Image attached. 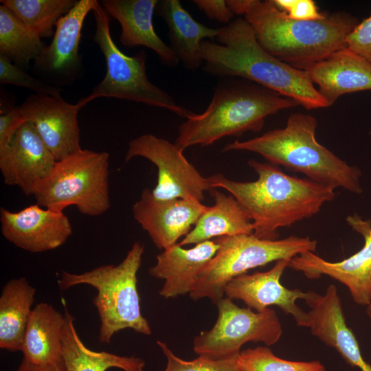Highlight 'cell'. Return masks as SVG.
Wrapping results in <instances>:
<instances>
[{"mask_svg":"<svg viewBox=\"0 0 371 371\" xmlns=\"http://www.w3.org/2000/svg\"><path fill=\"white\" fill-rule=\"evenodd\" d=\"M218 248V243L212 239L190 249L177 243L164 249L156 256V264L148 270L153 277L164 280L159 295L168 299L190 293Z\"/></svg>","mask_w":371,"mask_h":371,"instance_id":"obj_20","label":"cell"},{"mask_svg":"<svg viewBox=\"0 0 371 371\" xmlns=\"http://www.w3.org/2000/svg\"><path fill=\"white\" fill-rule=\"evenodd\" d=\"M27 122L19 106L12 107L0 116V148L12 138L19 127Z\"/></svg>","mask_w":371,"mask_h":371,"instance_id":"obj_35","label":"cell"},{"mask_svg":"<svg viewBox=\"0 0 371 371\" xmlns=\"http://www.w3.org/2000/svg\"><path fill=\"white\" fill-rule=\"evenodd\" d=\"M276 5L293 19L316 21L324 19L327 14L319 11L313 0H273Z\"/></svg>","mask_w":371,"mask_h":371,"instance_id":"obj_33","label":"cell"},{"mask_svg":"<svg viewBox=\"0 0 371 371\" xmlns=\"http://www.w3.org/2000/svg\"><path fill=\"white\" fill-rule=\"evenodd\" d=\"M306 71L328 107L344 94L371 90V63L347 47L333 52Z\"/></svg>","mask_w":371,"mask_h":371,"instance_id":"obj_22","label":"cell"},{"mask_svg":"<svg viewBox=\"0 0 371 371\" xmlns=\"http://www.w3.org/2000/svg\"><path fill=\"white\" fill-rule=\"evenodd\" d=\"M237 364L241 371H326L319 361H297L282 359L267 346L240 351Z\"/></svg>","mask_w":371,"mask_h":371,"instance_id":"obj_30","label":"cell"},{"mask_svg":"<svg viewBox=\"0 0 371 371\" xmlns=\"http://www.w3.org/2000/svg\"><path fill=\"white\" fill-rule=\"evenodd\" d=\"M192 2L211 20L228 24L234 16L224 0H194Z\"/></svg>","mask_w":371,"mask_h":371,"instance_id":"obj_36","label":"cell"},{"mask_svg":"<svg viewBox=\"0 0 371 371\" xmlns=\"http://www.w3.org/2000/svg\"><path fill=\"white\" fill-rule=\"evenodd\" d=\"M167 359L164 371H241L237 364V358L213 359L203 356L192 361H186L177 357L161 341H157Z\"/></svg>","mask_w":371,"mask_h":371,"instance_id":"obj_31","label":"cell"},{"mask_svg":"<svg viewBox=\"0 0 371 371\" xmlns=\"http://www.w3.org/2000/svg\"><path fill=\"white\" fill-rule=\"evenodd\" d=\"M304 301L310 308L307 328L312 335L335 348L351 366L361 371H371V366L364 360L355 335L346 324L336 286L329 285L324 295L308 291Z\"/></svg>","mask_w":371,"mask_h":371,"instance_id":"obj_19","label":"cell"},{"mask_svg":"<svg viewBox=\"0 0 371 371\" xmlns=\"http://www.w3.org/2000/svg\"><path fill=\"white\" fill-rule=\"evenodd\" d=\"M317 127L315 117L293 113L287 118L284 128L269 131L247 140H236L226 144L223 151L255 153L271 164L301 172L317 183L361 194L360 169L348 164L319 143L315 137Z\"/></svg>","mask_w":371,"mask_h":371,"instance_id":"obj_4","label":"cell"},{"mask_svg":"<svg viewBox=\"0 0 371 371\" xmlns=\"http://www.w3.org/2000/svg\"><path fill=\"white\" fill-rule=\"evenodd\" d=\"M16 371H65V367L54 368L37 366L23 358Z\"/></svg>","mask_w":371,"mask_h":371,"instance_id":"obj_37","label":"cell"},{"mask_svg":"<svg viewBox=\"0 0 371 371\" xmlns=\"http://www.w3.org/2000/svg\"><path fill=\"white\" fill-rule=\"evenodd\" d=\"M370 135H371V130L370 131Z\"/></svg>","mask_w":371,"mask_h":371,"instance_id":"obj_39","label":"cell"},{"mask_svg":"<svg viewBox=\"0 0 371 371\" xmlns=\"http://www.w3.org/2000/svg\"><path fill=\"white\" fill-rule=\"evenodd\" d=\"M36 289L25 278L9 280L0 295V348L21 351Z\"/></svg>","mask_w":371,"mask_h":371,"instance_id":"obj_27","label":"cell"},{"mask_svg":"<svg viewBox=\"0 0 371 371\" xmlns=\"http://www.w3.org/2000/svg\"><path fill=\"white\" fill-rule=\"evenodd\" d=\"M64 314L41 302L32 309L23 337V358L33 364L63 368V329Z\"/></svg>","mask_w":371,"mask_h":371,"instance_id":"obj_23","label":"cell"},{"mask_svg":"<svg viewBox=\"0 0 371 371\" xmlns=\"http://www.w3.org/2000/svg\"><path fill=\"white\" fill-rule=\"evenodd\" d=\"M56 160L35 127L24 122L10 142L0 148V171L4 183L27 196L48 176Z\"/></svg>","mask_w":371,"mask_h":371,"instance_id":"obj_17","label":"cell"},{"mask_svg":"<svg viewBox=\"0 0 371 371\" xmlns=\"http://www.w3.org/2000/svg\"><path fill=\"white\" fill-rule=\"evenodd\" d=\"M216 304L218 317L214 325L194 339L193 350L199 356L213 359L237 358L245 343L271 346L280 340L282 327L273 309L258 312L240 307L226 297Z\"/></svg>","mask_w":371,"mask_h":371,"instance_id":"obj_10","label":"cell"},{"mask_svg":"<svg viewBox=\"0 0 371 371\" xmlns=\"http://www.w3.org/2000/svg\"><path fill=\"white\" fill-rule=\"evenodd\" d=\"M247 164L256 181H236L221 173L209 177L212 188L226 190L245 210L259 238L278 239L279 229L311 218L335 197V188L289 175L269 162L251 159Z\"/></svg>","mask_w":371,"mask_h":371,"instance_id":"obj_1","label":"cell"},{"mask_svg":"<svg viewBox=\"0 0 371 371\" xmlns=\"http://www.w3.org/2000/svg\"><path fill=\"white\" fill-rule=\"evenodd\" d=\"M346 47L371 63V15L347 36Z\"/></svg>","mask_w":371,"mask_h":371,"instance_id":"obj_34","label":"cell"},{"mask_svg":"<svg viewBox=\"0 0 371 371\" xmlns=\"http://www.w3.org/2000/svg\"><path fill=\"white\" fill-rule=\"evenodd\" d=\"M20 107L56 161L81 149L78 121L81 108L77 104L62 97L34 93Z\"/></svg>","mask_w":371,"mask_h":371,"instance_id":"obj_18","label":"cell"},{"mask_svg":"<svg viewBox=\"0 0 371 371\" xmlns=\"http://www.w3.org/2000/svg\"><path fill=\"white\" fill-rule=\"evenodd\" d=\"M209 192L214 204L207 207L192 230L179 243L181 246L196 245L221 236L254 234L249 216L232 195L217 188Z\"/></svg>","mask_w":371,"mask_h":371,"instance_id":"obj_25","label":"cell"},{"mask_svg":"<svg viewBox=\"0 0 371 371\" xmlns=\"http://www.w3.org/2000/svg\"><path fill=\"white\" fill-rule=\"evenodd\" d=\"M291 260H279L267 271L244 273L233 278L225 287V295L232 300H240L247 308L258 312L276 305L284 313L291 315L297 326L307 327L308 313L296 304V301L305 300L308 291L289 289L280 282Z\"/></svg>","mask_w":371,"mask_h":371,"instance_id":"obj_15","label":"cell"},{"mask_svg":"<svg viewBox=\"0 0 371 371\" xmlns=\"http://www.w3.org/2000/svg\"><path fill=\"white\" fill-rule=\"evenodd\" d=\"M76 0H1L41 38L54 35L58 20L75 5Z\"/></svg>","mask_w":371,"mask_h":371,"instance_id":"obj_29","label":"cell"},{"mask_svg":"<svg viewBox=\"0 0 371 371\" xmlns=\"http://www.w3.org/2000/svg\"><path fill=\"white\" fill-rule=\"evenodd\" d=\"M92 12L95 23L93 38L104 56L106 71L92 92L76 104L82 108L98 98H115L165 109L184 118L194 114L149 80L144 50L129 56L117 47L111 34L109 15L100 3L97 1Z\"/></svg>","mask_w":371,"mask_h":371,"instance_id":"obj_8","label":"cell"},{"mask_svg":"<svg viewBox=\"0 0 371 371\" xmlns=\"http://www.w3.org/2000/svg\"><path fill=\"white\" fill-rule=\"evenodd\" d=\"M144 251V245L136 242L117 265H102L82 273H60L58 286L62 291L79 284L97 290L93 303L100 317L99 339L102 343H110L116 333L127 328L144 335L152 333L141 312L137 286Z\"/></svg>","mask_w":371,"mask_h":371,"instance_id":"obj_6","label":"cell"},{"mask_svg":"<svg viewBox=\"0 0 371 371\" xmlns=\"http://www.w3.org/2000/svg\"><path fill=\"white\" fill-rule=\"evenodd\" d=\"M156 8L166 23L170 47L179 63L187 69H199L203 64V41L216 38L219 28H210L196 21L178 0L158 1Z\"/></svg>","mask_w":371,"mask_h":371,"instance_id":"obj_24","label":"cell"},{"mask_svg":"<svg viewBox=\"0 0 371 371\" xmlns=\"http://www.w3.org/2000/svg\"><path fill=\"white\" fill-rule=\"evenodd\" d=\"M65 307L63 329V359L65 371H106L113 368L124 371H145V361L137 357L120 356L113 353L89 349L80 339L74 317Z\"/></svg>","mask_w":371,"mask_h":371,"instance_id":"obj_26","label":"cell"},{"mask_svg":"<svg viewBox=\"0 0 371 371\" xmlns=\"http://www.w3.org/2000/svg\"><path fill=\"white\" fill-rule=\"evenodd\" d=\"M157 0H102L109 16L121 25V43L127 47L144 46L156 53L161 63L173 68L179 60L170 46L156 34L153 16Z\"/></svg>","mask_w":371,"mask_h":371,"instance_id":"obj_21","label":"cell"},{"mask_svg":"<svg viewBox=\"0 0 371 371\" xmlns=\"http://www.w3.org/2000/svg\"><path fill=\"white\" fill-rule=\"evenodd\" d=\"M234 14L243 15L260 46L291 65L307 71L333 52L346 47V39L359 23L346 12L316 21L290 18L273 0H227Z\"/></svg>","mask_w":371,"mask_h":371,"instance_id":"obj_3","label":"cell"},{"mask_svg":"<svg viewBox=\"0 0 371 371\" xmlns=\"http://www.w3.org/2000/svg\"><path fill=\"white\" fill-rule=\"evenodd\" d=\"M220 78L205 110L190 115L179 126L175 144L183 150L209 146L227 136L259 132L268 116L299 106L293 100L245 79Z\"/></svg>","mask_w":371,"mask_h":371,"instance_id":"obj_5","label":"cell"},{"mask_svg":"<svg viewBox=\"0 0 371 371\" xmlns=\"http://www.w3.org/2000/svg\"><path fill=\"white\" fill-rule=\"evenodd\" d=\"M217 43L201 46L203 69L208 74L255 82L295 101L304 109L328 107L306 71L295 69L265 50L244 18L219 27Z\"/></svg>","mask_w":371,"mask_h":371,"instance_id":"obj_2","label":"cell"},{"mask_svg":"<svg viewBox=\"0 0 371 371\" xmlns=\"http://www.w3.org/2000/svg\"><path fill=\"white\" fill-rule=\"evenodd\" d=\"M0 222L2 235L7 240L32 253L55 249L72 234L69 219L63 212L38 204L17 212L1 207Z\"/></svg>","mask_w":371,"mask_h":371,"instance_id":"obj_16","label":"cell"},{"mask_svg":"<svg viewBox=\"0 0 371 371\" xmlns=\"http://www.w3.org/2000/svg\"><path fill=\"white\" fill-rule=\"evenodd\" d=\"M33 196L36 204L55 211L75 205L85 215L103 214L111 205L109 153L81 148L56 161Z\"/></svg>","mask_w":371,"mask_h":371,"instance_id":"obj_7","label":"cell"},{"mask_svg":"<svg viewBox=\"0 0 371 371\" xmlns=\"http://www.w3.org/2000/svg\"><path fill=\"white\" fill-rule=\"evenodd\" d=\"M348 225L364 239L363 247L351 256L330 262L307 251L293 257L289 267L302 272L309 279L328 276L346 286L353 301L366 306L371 297V220H364L358 214L346 218Z\"/></svg>","mask_w":371,"mask_h":371,"instance_id":"obj_12","label":"cell"},{"mask_svg":"<svg viewBox=\"0 0 371 371\" xmlns=\"http://www.w3.org/2000/svg\"><path fill=\"white\" fill-rule=\"evenodd\" d=\"M214 239L219 248L189 293L194 300L207 297L216 304L224 297L225 287L233 278L272 262L314 252L317 248L315 240L294 235L280 240H264L254 234Z\"/></svg>","mask_w":371,"mask_h":371,"instance_id":"obj_9","label":"cell"},{"mask_svg":"<svg viewBox=\"0 0 371 371\" xmlns=\"http://www.w3.org/2000/svg\"><path fill=\"white\" fill-rule=\"evenodd\" d=\"M170 141L153 134L131 140L125 161L135 157L149 160L157 168V182L153 194L160 199H183L202 201L204 193L213 189L209 177L203 176Z\"/></svg>","mask_w":371,"mask_h":371,"instance_id":"obj_11","label":"cell"},{"mask_svg":"<svg viewBox=\"0 0 371 371\" xmlns=\"http://www.w3.org/2000/svg\"><path fill=\"white\" fill-rule=\"evenodd\" d=\"M0 81L26 88L38 94L61 97L60 87L32 77L2 55H0Z\"/></svg>","mask_w":371,"mask_h":371,"instance_id":"obj_32","label":"cell"},{"mask_svg":"<svg viewBox=\"0 0 371 371\" xmlns=\"http://www.w3.org/2000/svg\"><path fill=\"white\" fill-rule=\"evenodd\" d=\"M41 38L10 8L0 5V55L19 67H26L45 47Z\"/></svg>","mask_w":371,"mask_h":371,"instance_id":"obj_28","label":"cell"},{"mask_svg":"<svg viewBox=\"0 0 371 371\" xmlns=\"http://www.w3.org/2000/svg\"><path fill=\"white\" fill-rule=\"evenodd\" d=\"M366 307V314H367L368 318L371 321V297H370V302H369L368 304Z\"/></svg>","mask_w":371,"mask_h":371,"instance_id":"obj_38","label":"cell"},{"mask_svg":"<svg viewBox=\"0 0 371 371\" xmlns=\"http://www.w3.org/2000/svg\"><path fill=\"white\" fill-rule=\"evenodd\" d=\"M207 207L192 199H160L145 188L132 210L134 219L155 245L164 250L186 236Z\"/></svg>","mask_w":371,"mask_h":371,"instance_id":"obj_14","label":"cell"},{"mask_svg":"<svg viewBox=\"0 0 371 371\" xmlns=\"http://www.w3.org/2000/svg\"><path fill=\"white\" fill-rule=\"evenodd\" d=\"M97 0H79L56 25L52 42L34 60V69L44 80L56 87L71 84L82 66L79 44L86 16Z\"/></svg>","mask_w":371,"mask_h":371,"instance_id":"obj_13","label":"cell"}]
</instances>
